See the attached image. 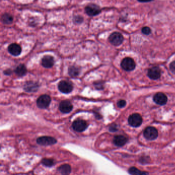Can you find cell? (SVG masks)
Wrapping results in <instances>:
<instances>
[{
  "label": "cell",
  "instance_id": "52a82bcc",
  "mask_svg": "<svg viewBox=\"0 0 175 175\" xmlns=\"http://www.w3.org/2000/svg\"><path fill=\"white\" fill-rule=\"evenodd\" d=\"M143 135L145 138L148 140L156 139L158 136L157 130L154 127H148L144 131Z\"/></svg>",
  "mask_w": 175,
  "mask_h": 175
},
{
  "label": "cell",
  "instance_id": "4dcf8cb0",
  "mask_svg": "<svg viewBox=\"0 0 175 175\" xmlns=\"http://www.w3.org/2000/svg\"><path fill=\"white\" fill-rule=\"evenodd\" d=\"M94 115L96 116V118L98 119H100L102 118H101V116L100 115V114H98V113H96V112H94Z\"/></svg>",
  "mask_w": 175,
  "mask_h": 175
},
{
  "label": "cell",
  "instance_id": "83f0119b",
  "mask_svg": "<svg viewBox=\"0 0 175 175\" xmlns=\"http://www.w3.org/2000/svg\"><path fill=\"white\" fill-rule=\"evenodd\" d=\"M109 131H112V132H115V131H117L118 128H117V125H115V124L111 125L109 128Z\"/></svg>",
  "mask_w": 175,
  "mask_h": 175
},
{
  "label": "cell",
  "instance_id": "6da1fadb",
  "mask_svg": "<svg viewBox=\"0 0 175 175\" xmlns=\"http://www.w3.org/2000/svg\"><path fill=\"white\" fill-rule=\"evenodd\" d=\"M51 102V98L47 95L40 96L37 100V105L40 109H45L48 107Z\"/></svg>",
  "mask_w": 175,
  "mask_h": 175
},
{
  "label": "cell",
  "instance_id": "cb8c5ba5",
  "mask_svg": "<svg viewBox=\"0 0 175 175\" xmlns=\"http://www.w3.org/2000/svg\"><path fill=\"white\" fill-rule=\"evenodd\" d=\"M142 32L143 34L149 35L151 33V28H149L148 27H144L142 29Z\"/></svg>",
  "mask_w": 175,
  "mask_h": 175
},
{
  "label": "cell",
  "instance_id": "5bb4252c",
  "mask_svg": "<svg viewBox=\"0 0 175 175\" xmlns=\"http://www.w3.org/2000/svg\"><path fill=\"white\" fill-rule=\"evenodd\" d=\"M41 64L45 68H51L54 65V58L51 55H45L42 59Z\"/></svg>",
  "mask_w": 175,
  "mask_h": 175
},
{
  "label": "cell",
  "instance_id": "8992f818",
  "mask_svg": "<svg viewBox=\"0 0 175 175\" xmlns=\"http://www.w3.org/2000/svg\"><path fill=\"white\" fill-rule=\"evenodd\" d=\"M128 123L131 127H137L142 123V118L139 114H132L128 119Z\"/></svg>",
  "mask_w": 175,
  "mask_h": 175
},
{
  "label": "cell",
  "instance_id": "7c38bea8",
  "mask_svg": "<svg viewBox=\"0 0 175 175\" xmlns=\"http://www.w3.org/2000/svg\"><path fill=\"white\" fill-rule=\"evenodd\" d=\"M148 75L151 79H158L161 76L160 70L158 67H153L148 70Z\"/></svg>",
  "mask_w": 175,
  "mask_h": 175
},
{
  "label": "cell",
  "instance_id": "e0dca14e",
  "mask_svg": "<svg viewBox=\"0 0 175 175\" xmlns=\"http://www.w3.org/2000/svg\"><path fill=\"white\" fill-rule=\"evenodd\" d=\"M15 72L18 76L23 77L27 73V69L24 64H20L15 69Z\"/></svg>",
  "mask_w": 175,
  "mask_h": 175
},
{
  "label": "cell",
  "instance_id": "9c48e42d",
  "mask_svg": "<svg viewBox=\"0 0 175 175\" xmlns=\"http://www.w3.org/2000/svg\"><path fill=\"white\" fill-rule=\"evenodd\" d=\"M73 106L71 102L68 100L62 101L59 105L60 111L64 114H68L73 110Z\"/></svg>",
  "mask_w": 175,
  "mask_h": 175
},
{
  "label": "cell",
  "instance_id": "f1b7e54d",
  "mask_svg": "<svg viewBox=\"0 0 175 175\" xmlns=\"http://www.w3.org/2000/svg\"><path fill=\"white\" fill-rule=\"evenodd\" d=\"M12 73V70H10V69H8V70H6L5 71H4V74H5V75H7V76H9Z\"/></svg>",
  "mask_w": 175,
  "mask_h": 175
},
{
  "label": "cell",
  "instance_id": "3957f363",
  "mask_svg": "<svg viewBox=\"0 0 175 175\" xmlns=\"http://www.w3.org/2000/svg\"><path fill=\"white\" fill-rule=\"evenodd\" d=\"M38 144L43 146L52 145L57 143V140L55 138L49 136L40 137L37 139Z\"/></svg>",
  "mask_w": 175,
  "mask_h": 175
},
{
  "label": "cell",
  "instance_id": "484cf974",
  "mask_svg": "<svg viewBox=\"0 0 175 175\" xmlns=\"http://www.w3.org/2000/svg\"><path fill=\"white\" fill-rule=\"evenodd\" d=\"M75 22L77 23H81L83 22V18L82 16H75Z\"/></svg>",
  "mask_w": 175,
  "mask_h": 175
},
{
  "label": "cell",
  "instance_id": "7a4b0ae2",
  "mask_svg": "<svg viewBox=\"0 0 175 175\" xmlns=\"http://www.w3.org/2000/svg\"><path fill=\"white\" fill-rule=\"evenodd\" d=\"M109 42L112 45L117 46L122 43L124 38L121 34L118 32H115L110 34L109 37Z\"/></svg>",
  "mask_w": 175,
  "mask_h": 175
},
{
  "label": "cell",
  "instance_id": "ffe728a7",
  "mask_svg": "<svg viewBox=\"0 0 175 175\" xmlns=\"http://www.w3.org/2000/svg\"><path fill=\"white\" fill-rule=\"evenodd\" d=\"M13 20L12 16L8 13H5L2 16V22L5 24H9L12 23Z\"/></svg>",
  "mask_w": 175,
  "mask_h": 175
},
{
  "label": "cell",
  "instance_id": "8fae6325",
  "mask_svg": "<svg viewBox=\"0 0 175 175\" xmlns=\"http://www.w3.org/2000/svg\"><path fill=\"white\" fill-rule=\"evenodd\" d=\"M154 101L156 104L164 105L167 103V98L163 93L158 92L154 96Z\"/></svg>",
  "mask_w": 175,
  "mask_h": 175
},
{
  "label": "cell",
  "instance_id": "d4e9b609",
  "mask_svg": "<svg viewBox=\"0 0 175 175\" xmlns=\"http://www.w3.org/2000/svg\"><path fill=\"white\" fill-rule=\"evenodd\" d=\"M127 102L125 100H120L119 101L118 103H117V106H118L119 108H123L126 105Z\"/></svg>",
  "mask_w": 175,
  "mask_h": 175
},
{
  "label": "cell",
  "instance_id": "ac0fdd59",
  "mask_svg": "<svg viewBox=\"0 0 175 175\" xmlns=\"http://www.w3.org/2000/svg\"><path fill=\"white\" fill-rule=\"evenodd\" d=\"M58 170L63 175H68L71 173V166L68 164H63L60 166L58 169Z\"/></svg>",
  "mask_w": 175,
  "mask_h": 175
},
{
  "label": "cell",
  "instance_id": "44dd1931",
  "mask_svg": "<svg viewBox=\"0 0 175 175\" xmlns=\"http://www.w3.org/2000/svg\"><path fill=\"white\" fill-rule=\"evenodd\" d=\"M41 163L43 165L47 167H52L55 164V162L53 159L48 158H44L42 159Z\"/></svg>",
  "mask_w": 175,
  "mask_h": 175
},
{
  "label": "cell",
  "instance_id": "603a6c76",
  "mask_svg": "<svg viewBox=\"0 0 175 175\" xmlns=\"http://www.w3.org/2000/svg\"><path fill=\"white\" fill-rule=\"evenodd\" d=\"M94 86H95L96 89L98 90H101L104 88V84L103 82L98 81L94 83Z\"/></svg>",
  "mask_w": 175,
  "mask_h": 175
},
{
  "label": "cell",
  "instance_id": "2e32d148",
  "mask_svg": "<svg viewBox=\"0 0 175 175\" xmlns=\"http://www.w3.org/2000/svg\"><path fill=\"white\" fill-rule=\"evenodd\" d=\"M128 139L124 136L118 135L116 136L113 140V142L117 146H122L125 145Z\"/></svg>",
  "mask_w": 175,
  "mask_h": 175
},
{
  "label": "cell",
  "instance_id": "4fadbf2b",
  "mask_svg": "<svg viewBox=\"0 0 175 175\" xmlns=\"http://www.w3.org/2000/svg\"><path fill=\"white\" fill-rule=\"evenodd\" d=\"M8 52L14 56L19 55L22 52L21 46L16 43L10 44L8 47Z\"/></svg>",
  "mask_w": 175,
  "mask_h": 175
},
{
  "label": "cell",
  "instance_id": "277c9868",
  "mask_svg": "<svg viewBox=\"0 0 175 175\" xmlns=\"http://www.w3.org/2000/svg\"><path fill=\"white\" fill-rule=\"evenodd\" d=\"M121 66L123 70L126 71H130L135 69L136 63L133 59L126 58L122 61Z\"/></svg>",
  "mask_w": 175,
  "mask_h": 175
},
{
  "label": "cell",
  "instance_id": "f546056e",
  "mask_svg": "<svg viewBox=\"0 0 175 175\" xmlns=\"http://www.w3.org/2000/svg\"><path fill=\"white\" fill-rule=\"evenodd\" d=\"M138 2H141V3H146V2H149L152 1L153 0H137Z\"/></svg>",
  "mask_w": 175,
  "mask_h": 175
},
{
  "label": "cell",
  "instance_id": "5b68a950",
  "mask_svg": "<svg viewBox=\"0 0 175 175\" xmlns=\"http://www.w3.org/2000/svg\"><path fill=\"white\" fill-rule=\"evenodd\" d=\"M72 127L75 131L81 133L84 131L88 128V123L84 120L77 119L74 121L73 123Z\"/></svg>",
  "mask_w": 175,
  "mask_h": 175
},
{
  "label": "cell",
  "instance_id": "30bf717a",
  "mask_svg": "<svg viewBox=\"0 0 175 175\" xmlns=\"http://www.w3.org/2000/svg\"><path fill=\"white\" fill-rule=\"evenodd\" d=\"M101 9L97 5L91 4L85 7V12L88 16H95L99 15L101 12Z\"/></svg>",
  "mask_w": 175,
  "mask_h": 175
},
{
  "label": "cell",
  "instance_id": "9a60e30c",
  "mask_svg": "<svg viewBox=\"0 0 175 175\" xmlns=\"http://www.w3.org/2000/svg\"><path fill=\"white\" fill-rule=\"evenodd\" d=\"M39 87V84L37 82L29 81L25 83L24 86V89L27 92H36L38 91Z\"/></svg>",
  "mask_w": 175,
  "mask_h": 175
},
{
  "label": "cell",
  "instance_id": "7402d4cb",
  "mask_svg": "<svg viewBox=\"0 0 175 175\" xmlns=\"http://www.w3.org/2000/svg\"><path fill=\"white\" fill-rule=\"evenodd\" d=\"M129 173L131 175H143V174H148V173L145 172H141L135 167H132L129 169Z\"/></svg>",
  "mask_w": 175,
  "mask_h": 175
},
{
  "label": "cell",
  "instance_id": "ba28073f",
  "mask_svg": "<svg viewBox=\"0 0 175 175\" xmlns=\"http://www.w3.org/2000/svg\"><path fill=\"white\" fill-rule=\"evenodd\" d=\"M73 86L70 82L65 80L60 82L58 84V89L63 94H69L73 90Z\"/></svg>",
  "mask_w": 175,
  "mask_h": 175
},
{
  "label": "cell",
  "instance_id": "4316f807",
  "mask_svg": "<svg viewBox=\"0 0 175 175\" xmlns=\"http://www.w3.org/2000/svg\"><path fill=\"white\" fill-rule=\"evenodd\" d=\"M170 70L172 73L175 74V61L172 62L170 64Z\"/></svg>",
  "mask_w": 175,
  "mask_h": 175
},
{
  "label": "cell",
  "instance_id": "d6986e66",
  "mask_svg": "<svg viewBox=\"0 0 175 175\" xmlns=\"http://www.w3.org/2000/svg\"><path fill=\"white\" fill-rule=\"evenodd\" d=\"M80 73L79 68L77 67L72 66L68 68V74L71 77H76L79 76Z\"/></svg>",
  "mask_w": 175,
  "mask_h": 175
}]
</instances>
